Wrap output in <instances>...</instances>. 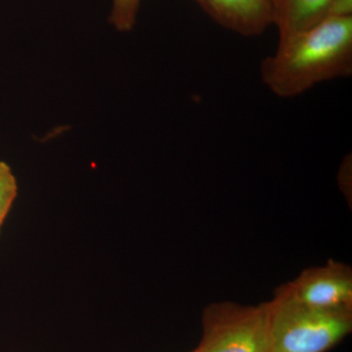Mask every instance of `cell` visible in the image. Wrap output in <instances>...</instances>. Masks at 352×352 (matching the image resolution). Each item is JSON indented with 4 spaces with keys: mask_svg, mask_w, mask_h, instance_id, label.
<instances>
[{
    "mask_svg": "<svg viewBox=\"0 0 352 352\" xmlns=\"http://www.w3.org/2000/svg\"><path fill=\"white\" fill-rule=\"evenodd\" d=\"M352 17V0H333L328 18Z\"/></svg>",
    "mask_w": 352,
    "mask_h": 352,
    "instance_id": "cell-9",
    "label": "cell"
},
{
    "mask_svg": "<svg viewBox=\"0 0 352 352\" xmlns=\"http://www.w3.org/2000/svg\"><path fill=\"white\" fill-rule=\"evenodd\" d=\"M17 195V179L10 166L0 161V232Z\"/></svg>",
    "mask_w": 352,
    "mask_h": 352,
    "instance_id": "cell-7",
    "label": "cell"
},
{
    "mask_svg": "<svg viewBox=\"0 0 352 352\" xmlns=\"http://www.w3.org/2000/svg\"><path fill=\"white\" fill-rule=\"evenodd\" d=\"M268 305V352H328L352 331V308L307 307L277 293Z\"/></svg>",
    "mask_w": 352,
    "mask_h": 352,
    "instance_id": "cell-2",
    "label": "cell"
},
{
    "mask_svg": "<svg viewBox=\"0 0 352 352\" xmlns=\"http://www.w3.org/2000/svg\"><path fill=\"white\" fill-rule=\"evenodd\" d=\"M266 87L293 98L315 85L352 75V17L327 18L289 38L261 64Z\"/></svg>",
    "mask_w": 352,
    "mask_h": 352,
    "instance_id": "cell-1",
    "label": "cell"
},
{
    "mask_svg": "<svg viewBox=\"0 0 352 352\" xmlns=\"http://www.w3.org/2000/svg\"><path fill=\"white\" fill-rule=\"evenodd\" d=\"M275 293L307 307L352 308V270L346 263L330 259L324 265L303 270Z\"/></svg>",
    "mask_w": 352,
    "mask_h": 352,
    "instance_id": "cell-4",
    "label": "cell"
},
{
    "mask_svg": "<svg viewBox=\"0 0 352 352\" xmlns=\"http://www.w3.org/2000/svg\"><path fill=\"white\" fill-rule=\"evenodd\" d=\"M212 20L244 36L263 34L274 24L273 0H197Z\"/></svg>",
    "mask_w": 352,
    "mask_h": 352,
    "instance_id": "cell-5",
    "label": "cell"
},
{
    "mask_svg": "<svg viewBox=\"0 0 352 352\" xmlns=\"http://www.w3.org/2000/svg\"><path fill=\"white\" fill-rule=\"evenodd\" d=\"M141 0H113L111 24L120 32L131 31L136 23Z\"/></svg>",
    "mask_w": 352,
    "mask_h": 352,
    "instance_id": "cell-8",
    "label": "cell"
},
{
    "mask_svg": "<svg viewBox=\"0 0 352 352\" xmlns=\"http://www.w3.org/2000/svg\"><path fill=\"white\" fill-rule=\"evenodd\" d=\"M333 0H274V24L279 41L327 19Z\"/></svg>",
    "mask_w": 352,
    "mask_h": 352,
    "instance_id": "cell-6",
    "label": "cell"
},
{
    "mask_svg": "<svg viewBox=\"0 0 352 352\" xmlns=\"http://www.w3.org/2000/svg\"><path fill=\"white\" fill-rule=\"evenodd\" d=\"M273 4H274V0H273Z\"/></svg>",
    "mask_w": 352,
    "mask_h": 352,
    "instance_id": "cell-10",
    "label": "cell"
},
{
    "mask_svg": "<svg viewBox=\"0 0 352 352\" xmlns=\"http://www.w3.org/2000/svg\"><path fill=\"white\" fill-rule=\"evenodd\" d=\"M203 335L192 352L270 351V305L212 303L201 316Z\"/></svg>",
    "mask_w": 352,
    "mask_h": 352,
    "instance_id": "cell-3",
    "label": "cell"
}]
</instances>
